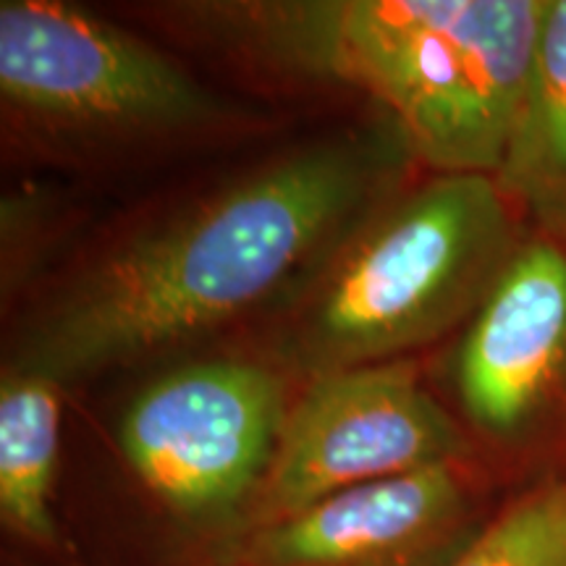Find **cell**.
I'll use <instances>...</instances> for the list:
<instances>
[{"instance_id":"obj_1","label":"cell","mask_w":566,"mask_h":566,"mask_svg":"<svg viewBox=\"0 0 566 566\" xmlns=\"http://www.w3.org/2000/svg\"><path fill=\"white\" fill-rule=\"evenodd\" d=\"M388 166L384 147L342 139L233 184L92 268L32 325L11 367L61 386L244 313L363 221Z\"/></svg>"},{"instance_id":"obj_2","label":"cell","mask_w":566,"mask_h":566,"mask_svg":"<svg viewBox=\"0 0 566 566\" xmlns=\"http://www.w3.org/2000/svg\"><path fill=\"white\" fill-rule=\"evenodd\" d=\"M548 0H296L202 9L260 59L352 84L436 174L495 176Z\"/></svg>"},{"instance_id":"obj_3","label":"cell","mask_w":566,"mask_h":566,"mask_svg":"<svg viewBox=\"0 0 566 566\" xmlns=\"http://www.w3.org/2000/svg\"><path fill=\"white\" fill-rule=\"evenodd\" d=\"M520 242L493 176L436 174L328 252L289 334L310 378L401 359L478 313Z\"/></svg>"},{"instance_id":"obj_4","label":"cell","mask_w":566,"mask_h":566,"mask_svg":"<svg viewBox=\"0 0 566 566\" xmlns=\"http://www.w3.org/2000/svg\"><path fill=\"white\" fill-rule=\"evenodd\" d=\"M289 405L281 378L244 359L163 375L126 409L118 441L176 520L229 535L258 491Z\"/></svg>"},{"instance_id":"obj_5","label":"cell","mask_w":566,"mask_h":566,"mask_svg":"<svg viewBox=\"0 0 566 566\" xmlns=\"http://www.w3.org/2000/svg\"><path fill=\"white\" fill-rule=\"evenodd\" d=\"M464 454V436L405 359L315 375L289 407L271 464L229 535Z\"/></svg>"},{"instance_id":"obj_6","label":"cell","mask_w":566,"mask_h":566,"mask_svg":"<svg viewBox=\"0 0 566 566\" xmlns=\"http://www.w3.org/2000/svg\"><path fill=\"white\" fill-rule=\"evenodd\" d=\"M0 92L27 118L74 132L181 129L216 111L179 63L55 0L0 3Z\"/></svg>"},{"instance_id":"obj_7","label":"cell","mask_w":566,"mask_h":566,"mask_svg":"<svg viewBox=\"0 0 566 566\" xmlns=\"http://www.w3.org/2000/svg\"><path fill=\"white\" fill-rule=\"evenodd\" d=\"M480 530L459 464L367 483L218 541L221 566H449Z\"/></svg>"},{"instance_id":"obj_8","label":"cell","mask_w":566,"mask_h":566,"mask_svg":"<svg viewBox=\"0 0 566 566\" xmlns=\"http://www.w3.org/2000/svg\"><path fill=\"white\" fill-rule=\"evenodd\" d=\"M464 415L522 441L566 409V233L520 242L472 315L454 363Z\"/></svg>"},{"instance_id":"obj_9","label":"cell","mask_w":566,"mask_h":566,"mask_svg":"<svg viewBox=\"0 0 566 566\" xmlns=\"http://www.w3.org/2000/svg\"><path fill=\"white\" fill-rule=\"evenodd\" d=\"M509 200L566 233V0H548L530 84L501 171Z\"/></svg>"},{"instance_id":"obj_10","label":"cell","mask_w":566,"mask_h":566,"mask_svg":"<svg viewBox=\"0 0 566 566\" xmlns=\"http://www.w3.org/2000/svg\"><path fill=\"white\" fill-rule=\"evenodd\" d=\"M59 384L9 367L0 386V516L34 546H53L61 451Z\"/></svg>"},{"instance_id":"obj_11","label":"cell","mask_w":566,"mask_h":566,"mask_svg":"<svg viewBox=\"0 0 566 566\" xmlns=\"http://www.w3.org/2000/svg\"><path fill=\"white\" fill-rule=\"evenodd\" d=\"M449 566H566V478L495 516Z\"/></svg>"},{"instance_id":"obj_12","label":"cell","mask_w":566,"mask_h":566,"mask_svg":"<svg viewBox=\"0 0 566 566\" xmlns=\"http://www.w3.org/2000/svg\"><path fill=\"white\" fill-rule=\"evenodd\" d=\"M210 566H221V564H210Z\"/></svg>"}]
</instances>
